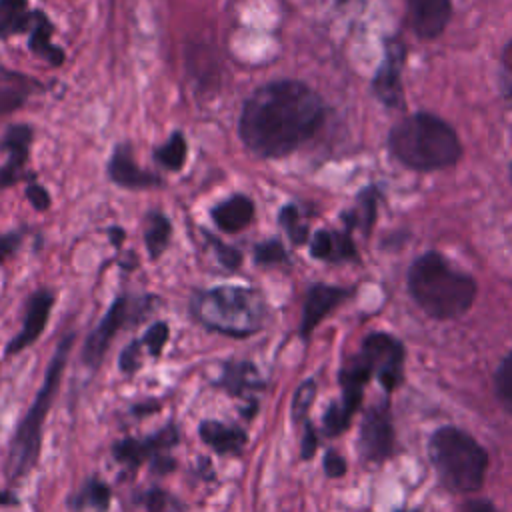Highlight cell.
Masks as SVG:
<instances>
[{"mask_svg": "<svg viewBox=\"0 0 512 512\" xmlns=\"http://www.w3.org/2000/svg\"><path fill=\"white\" fill-rule=\"evenodd\" d=\"M324 116V102L308 84L292 78L272 80L244 100L238 136L258 158H284L318 132Z\"/></svg>", "mask_w": 512, "mask_h": 512, "instance_id": "obj_1", "label": "cell"}, {"mask_svg": "<svg viewBox=\"0 0 512 512\" xmlns=\"http://www.w3.org/2000/svg\"><path fill=\"white\" fill-rule=\"evenodd\" d=\"M408 290L428 316L452 320L470 310L478 286L472 276L456 270L442 254L426 252L408 270Z\"/></svg>", "mask_w": 512, "mask_h": 512, "instance_id": "obj_2", "label": "cell"}, {"mask_svg": "<svg viewBox=\"0 0 512 512\" xmlns=\"http://www.w3.org/2000/svg\"><path fill=\"white\" fill-rule=\"evenodd\" d=\"M388 148L396 160L414 170L448 168L462 156V144L452 126L428 112L400 120L390 130Z\"/></svg>", "mask_w": 512, "mask_h": 512, "instance_id": "obj_3", "label": "cell"}, {"mask_svg": "<svg viewBox=\"0 0 512 512\" xmlns=\"http://www.w3.org/2000/svg\"><path fill=\"white\" fill-rule=\"evenodd\" d=\"M190 312L212 332L246 338L264 326L266 302L254 288L220 284L194 292Z\"/></svg>", "mask_w": 512, "mask_h": 512, "instance_id": "obj_4", "label": "cell"}, {"mask_svg": "<svg viewBox=\"0 0 512 512\" xmlns=\"http://www.w3.org/2000/svg\"><path fill=\"white\" fill-rule=\"evenodd\" d=\"M428 456L440 482L458 494L478 492L488 470V454L466 430L438 428L428 440Z\"/></svg>", "mask_w": 512, "mask_h": 512, "instance_id": "obj_5", "label": "cell"}, {"mask_svg": "<svg viewBox=\"0 0 512 512\" xmlns=\"http://www.w3.org/2000/svg\"><path fill=\"white\" fill-rule=\"evenodd\" d=\"M74 342V334H68L62 338V342L56 348V354L46 370L44 376V384L34 400V404L30 406V410L26 412L24 420L20 422L12 442H10V452H8V462H6V470L10 478H20L24 474H28V470L36 464L38 454H40V442H42V424L44 418L50 410L52 398L58 390L60 384V376L70 352V346Z\"/></svg>", "mask_w": 512, "mask_h": 512, "instance_id": "obj_6", "label": "cell"}, {"mask_svg": "<svg viewBox=\"0 0 512 512\" xmlns=\"http://www.w3.org/2000/svg\"><path fill=\"white\" fill-rule=\"evenodd\" d=\"M148 302H150V298L132 300L126 294L116 296V300L110 304L108 312L104 314V318L92 330V334L88 336V340L84 344V362H88L92 368H98L110 342L114 340L116 332L122 326H126L128 320L142 318V314H136V312H146Z\"/></svg>", "mask_w": 512, "mask_h": 512, "instance_id": "obj_7", "label": "cell"}, {"mask_svg": "<svg viewBox=\"0 0 512 512\" xmlns=\"http://www.w3.org/2000/svg\"><path fill=\"white\" fill-rule=\"evenodd\" d=\"M360 352L374 368L384 392H394L404 380V346L386 332H372L362 340Z\"/></svg>", "mask_w": 512, "mask_h": 512, "instance_id": "obj_8", "label": "cell"}, {"mask_svg": "<svg viewBox=\"0 0 512 512\" xmlns=\"http://www.w3.org/2000/svg\"><path fill=\"white\" fill-rule=\"evenodd\" d=\"M396 434L392 426V414L388 402L374 404L366 410L360 434H358V450L364 462L380 464L394 454Z\"/></svg>", "mask_w": 512, "mask_h": 512, "instance_id": "obj_9", "label": "cell"}, {"mask_svg": "<svg viewBox=\"0 0 512 512\" xmlns=\"http://www.w3.org/2000/svg\"><path fill=\"white\" fill-rule=\"evenodd\" d=\"M34 130L28 124H12L0 136V150L8 156L0 166V190L12 188L28 178L26 162Z\"/></svg>", "mask_w": 512, "mask_h": 512, "instance_id": "obj_10", "label": "cell"}, {"mask_svg": "<svg viewBox=\"0 0 512 512\" xmlns=\"http://www.w3.org/2000/svg\"><path fill=\"white\" fill-rule=\"evenodd\" d=\"M106 174L116 186L126 190H148V188H160L164 184V180L158 174L144 170L142 166L136 164L128 142H118L114 146L110 160L106 164Z\"/></svg>", "mask_w": 512, "mask_h": 512, "instance_id": "obj_11", "label": "cell"}, {"mask_svg": "<svg viewBox=\"0 0 512 512\" xmlns=\"http://www.w3.org/2000/svg\"><path fill=\"white\" fill-rule=\"evenodd\" d=\"M54 304V292L48 288H38L32 292V296L26 302V312H24V324L22 330L8 342L6 354H18L20 350L28 348L46 328L50 310Z\"/></svg>", "mask_w": 512, "mask_h": 512, "instance_id": "obj_12", "label": "cell"}, {"mask_svg": "<svg viewBox=\"0 0 512 512\" xmlns=\"http://www.w3.org/2000/svg\"><path fill=\"white\" fill-rule=\"evenodd\" d=\"M352 292L348 288L330 286V284H312L304 298L302 308V322H300V336L308 338L312 330L338 306L342 304Z\"/></svg>", "mask_w": 512, "mask_h": 512, "instance_id": "obj_13", "label": "cell"}, {"mask_svg": "<svg viewBox=\"0 0 512 512\" xmlns=\"http://www.w3.org/2000/svg\"><path fill=\"white\" fill-rule=\"evenodd\" d=\"M372 376H374V368L360 350L352 358H348V362L342 366V370L338 374L340 388H342V400L338 404L342 406L344 414L350 420L356 414V410L362 402V396H364V386L370 382Z\"/></svg>", "mask_w": 512, "mask_h": 512, "instance_id": "obj_14", "label": "cell"}, {"mask_svg": "<svg viewBox=\"0 0 512 512\" xmlns=\"http://www.w3.org/2000/svg\"><path fill=\"white\" fill-rule=\"evenodd\" d=\"M408 18L416 36L424 40L438 38L452 14L450 0H406Z\"/></svg>", "mask_w": 512, "mask_h": 512, "instance_id": "obj_15", "label": "cell"}, {"mask_svg": "<svg viewBox=\"0 0 512 512\" xmlns=\"http://www.w3.org/2000/svg\"><path fill=\"white\" fill-rule=\"evenodd\" d=\"M404 60V46L402 42L390 40L386 44V58L374 76L372 88L374 94L386 106H400L402 102V84H400V66Z\"/></svg>", "mask_w": 512, "mask_h": 512, "instance_id": "obj_16", "label": "cell"}, {"mask_svg": "<svg viewBox=\"0 0 512 512\" xmlns=\"http://www.w3.org/2000/svg\"><path fill=\"white\" fill-rule=\"evenodd\" d=\"M176 430L172 426L160 430L158 434L146 438V440H122L118 444H114V458L130 468L140 466L144 460L152 458L154 462L160 458V452L170 448L172 444H176Z\"/></svg>", "mask_w": 512, "mask_h": 512, "instance_id": "obj_17", "label": "cell"}, {"mask_svg": "<svg viewBox=\"0 0 512 512\" xmlns=\"http://www.w3.org/2000/svg\"><path fill=\"white\" fill-rule=\"evenodd\" d=\"M210 216L218 230L226 234L242 232L254 218V200L240 192L232 194L222 202H218L216 206H212Z\"/></svg>", "mask_w": 512, "mask_h": 512, "instance_id": "obj_18", "label": "cell"}, {"mask_svg": "<svg viewBox=\"0 0 512 512\" xmlns=\"http://www.w3.org/2000/svg\"><path fill=\"white\" fill-rule=\"evenodd\" d=\"M310 256L330 264L356 260V246L350 230H318L310 240Z\"/></svg>", "mask_w": 512, "mask_h": 512, "instance_id": "obj_19", "label": "cell"}, {"mask_svg": "<svg viewBox=\"0 0 512 512\" xmlns=\"http://www.w3.org/2000/svg\"><path fill=\"white\" fill-rule=\"evenodd\" d=\"M38 90L42 84L36 78L0 66V116L16 112Z\"/></svg>", "mask_w": 512, "mask_h": 512, "instance_id": "obj_20", "label": "cell"}, {"mask_svg": "<svg viewBox=\"0 0 512 512\" xmlns=\"http://www.w3.org/2000/svg\"><path fill=\"white\" fill-rule=\"evenodd\" d=\"M52 34H54L52 20L42 10H36L34 24L28 32V48L34 56L46 60L50 66H62L66 54L60 46L52 44Z\"/></svg>", "mask_w": 512, "mask_h": 512, "instance_id": "obj_21", "label": "cell"}, {"mask_svg": "<svg viewBox=\"0 0 512 512\" xmlns=\"http://www.w3.org/2000/svg\"><path fill=\"white\" fill-rule=\"evenodd\" d=\"M200 438L218 454H240L246 446V434L236 428L216 420H204L198 428Z\"/></svg>", "mask_w": 512, "mask_h": 512, "instance_id": "obj_22", "label": "cell"}, {"mask_svg": "<svg viewBox=\"0 0 512 512\" xmlns=\"http://www.w3.org/2000/svg\"><path fill=\"white\" fill-rule=\"evenodd\" d=\"M34 12L28 0H0V40L30 32Z\"/></svg>", "mask_w": 512, "mask_h": 512, "instance_id": "obj_23", "label": "cell"}, {"mask_svg": "<svg viewBox=\"0 0 512 512\" xmlns=\"http://www.w3.org/2000/svg\"><path fill=\"white\" fill-rule=\"evenodd\" d=\"M170 238H172L170 218L160 210L148 212L144 222V244L152 260H158L166 252Z\"/></svg>", "mask_w": 512, "mask_h": 512, "instance_id": "obj_24", "label": "cell"}, {"mask_svg": "<svg viewBox=\"0 0 512 512\" xmlns=\"http://www.w3.org/2000/svg\"><path fill=\"white\" fill-rule=\"evenodd\" d=\"M220 386H224L234 396H246L252 390L262 388V382L256 374V368L248 362H236L228 364L224 370V376L220 380Z\"/></svg>", "mask_w": 512, "mask_h": 512, "instance_id": "obj_25", "label": "cell"}, {"mask_svg": "<svg viewBox=\"0 0 512 512\" xmlns=\"http://www.w3.org/2000/svg\"><path fill=\"white\" fill-rule=\"evenodd\" d=\"M186 154H188V140H186V134L180 130H174L168 136V140L164 144L156 146L152 152L156 164H160L162 168L172 170V172H178L184 166Z\"/></svg>", "mask_w": 512, "mask_h": 512, "instance_id": "obj_26", "label": "cell"}, {"mask_svg": "<svg viewBox=\"0 0 512 512\" xmlns=\"http://www.w3.org/2000/svg\"><path fill=\"white\" fill-rule=\"evenodd\" d=\"M132 512H184V504L166 490L148 488L134 496Z\"/></svg>", "mask_w": 512, "mask_h": 512, "instance_id": "obj_27", "label": "cell"}, {"mask_svg": "<svg viewBox=\"0 0 512 512\" xmlns=\"http://www.w3.org/2000/svg\"><path fill=\"white\" fill-rule=\"evenodd\" d=\"M278 224L286 232L288 240L294 246H300L308 240V224L302 220V214L296 204H284L278 212Z\"/></svg>", "mask_w": 512, "mask_h": 512, "instance_id": "obj_28", "label": "cell"}, {"mask_svg": "<svg viewBox=\"0 0 512 512\" xmlns=\"http://www.w3.org/2000/svg\"><path fill=\"white\" fill-rule=\"evenodd\" d=\"M374 206H376V196H374V190L368 188L364 190L360 196H358V204L356 208H352L350 212H346L342 218L344 222L348 224V230L352 228H362L364 234H368L370 230V224L374 220Z\"/></svg>", "mask_w": 512, "mask_h": 512, "instance_id": "obj_29", "label": "cell"}, {"mask_svg": "<svg viewBox=\"0 0 512 512\" xmlns=\"http://www.w3.org/2000/svg\"><path fill=\"white\" fill-rule=\"evenodd\" d=\"M494 390L500 404L512 414V350L504 356L494 374Z\"/></svg>", "mask_w": 512, "mask_h": 512, "instance_id": "obj_30", "label": "cell"}, {"mask_svg": "<svg viewBox=\"0 0 512 512\" xmlns=\"http://www.w3.org/2000/svg\"><path fill=\"white\" fill-rule=\"evenodd\" d=\"M252 258L258 266H276V264L288 262L286 248L282 246V242L278 238H268V240L258 242L254 246Z\"/></svg>", "mask_w": 512, "mask_h": 512, "instance_id": "obj_31", "label": "cell"}, {"mask_svg": "<svg viewBox=\"0 0 512 512\" xmlns=\"http://www.w3.org/2000/svg\"><path fill=\"white\" fill-rule=\"evenodd\" d=\"M110 502V488L104 482L98 480H90L84 490L78 494V506H88L94 508L98 512H106Z\"/></svg>", "mask_w": 512, "mask_h": 512, "instance_id": "obj_32", "label": "cell"}, {"mask_svg": "<svg viewBox=\"0 0 512 512\" xmlns=\"http://www.w3.org/2000/svg\"><path fill=\"white\" fill-rule=\"evenodd\" d=\"M314 398H316V382L314 380H304L298 386V390L294 392V400H292V418L296 422L306 418Z\"/></svg>", "mask_w": 512, "mask_h": 512, "instance_id": "obj_33", "label": "cell"}, {"mask_svg": "<svg viewBox=\"0 0 512 512\" xmlns=\"http://www.w3.org/2000/svg\"><path fill=\"white\" fill-rule=\"evenodd\" d=\"M204 236H206L208 242L212 244L218 262H220L226 270H238V268H240V264H242V252H240L236 246L224 244L220 238H214V236L208 234L206 230H204Z\"/></svg>", "mask_w": 512, "mask_h": 512, "instance_id": "obj_34", "label": "cell"}, {"mask_svg": "<svg viewBox=\"0 0 512 512\" xmlns=\"http://www.w3.org/2000/svg\"><path fill=\"white\" fill-rule=\"evenodd\" d=\"M350 426V418L344 414L342 406L338 402H332L324 414V420H322V428H324V434L326 436H338L342 434L346 428Z\"/></svg>", "mask_w": 512, "mask_h": 512, "instance_id": "obj_35", "label": "cell"}, {"mask_svg": "<svg viewBox=\"0 0 512 512\" xmlns=\"http://www.w3.org/2000/svg\"><path fill=\"white\" fill-rule=\"evenodd\" d=\"M168 334H170V328L166 322H154L142 336V346L148 348V352L152 356H160L164 344L168 342Z\"/></svg>", "mask_w": 512, "mask_h": 512, "instance_id": "obj_36", "label": "cell"}, {"mask_svg": "<svg viewBox=\"0 0 512 512\" xmlns=\"http://www.w3.org/2000/svg\"><path fill=\"white\" fill-rule=\"evenodd\" d=\"M24 194H26V200L32 204L34 210L38 212H46L52 204V198H50V192L36 180H30L24 188Z\"/></svg>", "mask_w": 512, "mask_h": 512, "instance_id": "obj_37", "label": "cell"}, {"mask_svg": "<svg viewBox=\"0 0 512 512\" xmlns=\"http://www.w3.org/2000/svg\"><path fill=\"white\" fill-rule=\"evenodd\" d=\"M140 348H142V342L140 340H134V342H130L124 350H122V354H120V368L126 372V374H132V372H136L138 370V366H140Z\"/></svg>", "mask_w": 512, "mask_h": 512, "instance_id": "obj_38", "label": "cell"}, {"mask_svg": "<svg viewBox=\"0 0 512 512\" xmlns=\"http://www.w3.org/2000/svg\"><path fill=\"white\" fill-rule=\"evenodd\" d=\"M22 240H24V236L20 230H10V232L0 234V264L18 252Z\"/></svg>", "mask_w": 512, "mask_h": 512, "instance_id": "obj_39", "label": "cell"}, {"mask_svg": "<svg viewBox=\"0 0 512 512\" xmlns=\"http://www.w3.org/2000/svg\"><path fill=\"white\" fill-rule=\"evenodd\" d=\"M324 472L330 478H340L346 474V462L336 450H328L324 454Z\"/></svg>", "mask_w": 512, "mask_h": 512, "instance_id": "obj_40", "label": "cell"}, {"mask_svg": "<svg viewBox=\"0 0 512 512\" xmlns=\"http://www.w3.org/2000/svg\"><path fill=\"white\" fill-rule=\"evenodd\" d=\"M318 448V434L310 422H306V432L302 436V458L310 460Z\"/></svg>", "mask_w": 512, "mask_h": 512, "instance_id": "obj_41", "label": "cell"}, {"mask_svg": "<svg viewBox=\"0 0 512 512\" xmlns=\"http://www.w3.org/2000/svg\"><path fill=\"white\" fill-rule=\"evenodd\" d=\"M462 512H500L490 500L484 498H472L462 506Z\"/></svg>", "mask_w": 512, "mask_h": 512, "instance_id": "obj_42", "label": "cell"}, {"mask_svg": "<svg viewBox=\"0 0 512 512\" xmlns=\"http://www.w3.org/2000/svg\"><path fill=\"white\" fill-rule=\"evenodd\" d=\"M106 234H108L110 242H112L116 248H120L122 242H124V238H126V232H124V228H120V226H110V228L106 230Z\"/></svg>", "mask_w": 512, "mask_h": 512, "instance_id": "obj_43", "label": "cell"}, {"mask_svg": "<svg viewBox=\"0 0 512 512\" xmlns=\"http://www.w3.org/2000/svg\"><path fill=\"white\" fill-rule=\"evenodd\" d=\"M510 180H512V164H510Z\"/></svg>", "mask_w": 512, "mask_h": 512, "instance_id": "obj_44", "label": "cell"}]
</instances>
